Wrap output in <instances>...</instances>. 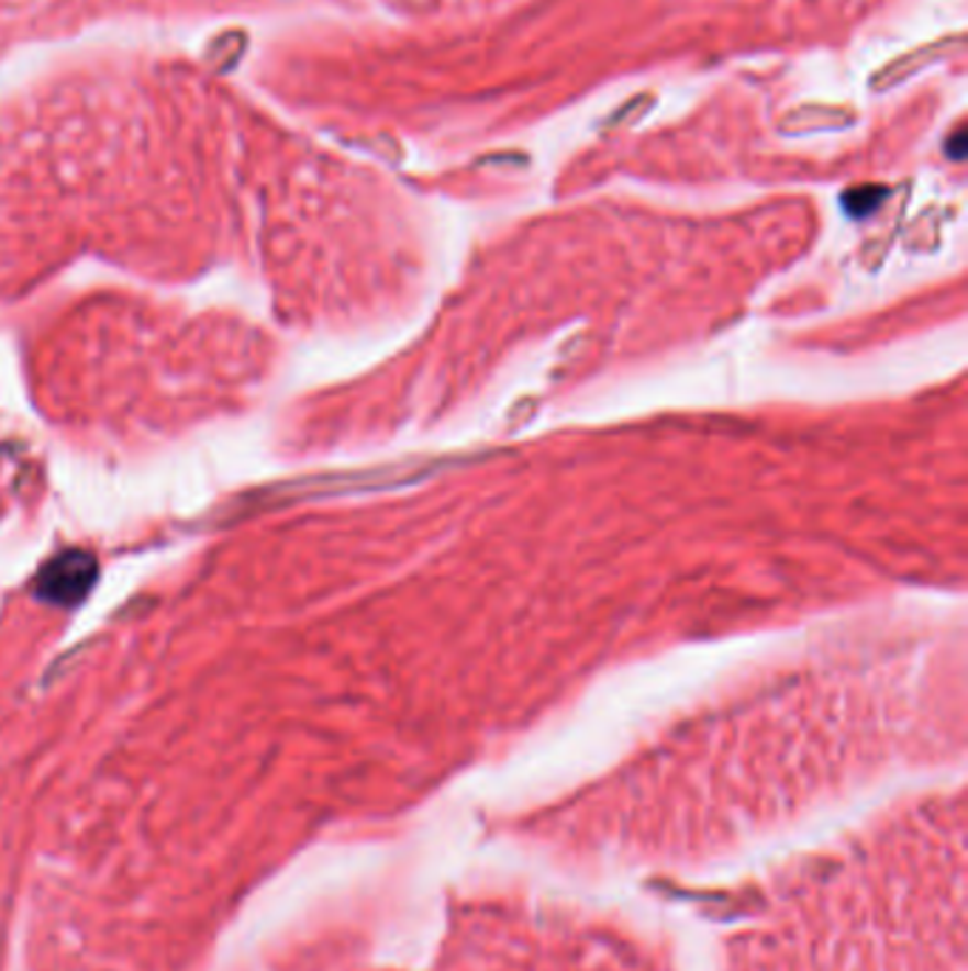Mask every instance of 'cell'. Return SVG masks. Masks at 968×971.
Returning <instances> with one entry per match:
<instances>
[{"instance_id": "1", "label": "cell", "mask_w": 968, "mask_h": 971, "mask_svg": "<svg viewBox=\"0 0 968 971\" xmlns=\"http://www.w3.org/2000/svg\"><path fill=\"white\" fill-rule=\"evenodd\" d=\"M94 577L97 560L89 551H63L37 571L35 594L48 605L69 609L89 596Z\"/></svg>"}, {"instance_id": "3", "label": "cell", "mask_w": 968, "mask_h": 971, "mask_svg": "<svg viewBox=\"0 0 968 971\" xmlns=\"http://www.w3.org/2000/svg\"><path fill=\"white\" fill-rule=\"evenodd\" d=\"M952 157H955V159L963 157V131H957L955 143H952Z\"/></svg>"}, {"instance_id": "2", "label": "cell", "mask_w": 968, "mask_h": 971, "mask_svg": "<svg viewBox=\"0 0 968 971\" xmlns=\"http://www.w3.org/2000/svg\"><path fill=\"white\" fill-rule=\"evenodd\" d=\"M887 197V188H875V186H866V188H855L844 197V208L849 216H869L875 208L880 205V199Z\"/></svg>"}]
</instances>
